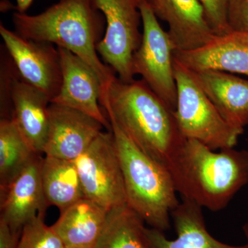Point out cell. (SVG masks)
<instances>
[{
    "mask_svg": "<svg viewBox=\"0 0 248 248\" xmlns=\"http://www.w3.org/2000/svg\"><path fill=\"white\" fill-rule=\"evenodd\" d=\"M100 104L142 151L169 170L175 184L186 139L174 111L142 79L116 78L101 94Z\"/></svg>",
    "mask_w": 248,
    "mask_h": 248,
    "instance_id": "6da1fadb",
    "label": "cell"
},
{
    "mask_svg": "<svg viewBox=\"0 0 248 248\" xmlns=\"http://www.w3.org/2000/svg\"><path fill=\"white\" fill-rule=\"evenodd\" d=\"M97 11L93 0H60L35 16L15 13L13 22L24 38L53 44L81 58L97 74L102 93L117 77L98 55L104 22Z\"/></svg>",
    "mask_w": 248,
    "mask_h": 248,
    "instance_id": "7a4b0ae2",
    "label": "cell"
},
{
    "mask_svg": "<svg viewBox=\"0 0 248 248\" xmlns=\"http://www.w3.org/2000/svg\"><path fill=\"white\" fill-rule=\"evenodd\" d=\"M186 139L176 187L183 198L217 212L226 208L248 183V152L234 148L215 152Z\"/></svg>",
    "mask_w": 248,
    "mask_h": 248,
    "instance_id": "3957f363",
    "label": "cell"
},
{
    "mask_svg": "<svg viewBox=\"0 0 248 248\" xmlns=\"http://www.w3.org/2000/svg\"><path fill=\"white\" fill-rule=\"evenodd\" d=\"M108 118L120 157L127 205L153 228H170L171 213L179 205L169 170L146 155Z\"/></svg>",
    "mask_w": 248,
    "mask_h": 248,
    "instance_id": "277c9868",
    "label": "cell"
},
{
    "mask_svg": "<svg viewBox=\"0 0 248 248\" xmlns=\"http://www.w3.org/2000/svg\"><path fill=\"white\" fill-rule=\"evenodd\" d=\"M174 69L177 87L174 115L183 136L197 140L213 151L234 148L244 132L222 117L188 70L174 59Z\"/></svg>",
    "mask_w": 248,
    "mask_h": 248,
    "instance_id": "5b68a950",
    "label": "cell"
},
{
    "mask_svg": "<svg viewBox=\"0 0 248 248\" xmlns=\"http://www.w3.org/2000/svg\"><path fill=\"white\" fill-rule=\"evenodd\" d=\"M143 24L140 48L134 54V76L139 75L171 110H175L177 87L174 69V47L158 22L148 0L139 1Z\"/></svg>",
    "mask_w": 248,
    "mask_h": 248,
    "instance_id": "8992f818",
    "label": "cell"
},
{
    "mask_svg": "<svg viewBox=\"0 0 248 248\" xmlns=\"http://www.w3.org/2000/svg\"><path fill=\"white\" fill-rule=\"evenodd\" d=\"M74 162L86 198L108 211L127 204L123 173L111 129L99 134Z\"/></svg>",
    "mask_w": 248,
    "mask_h": 248,
    "instance_id": "52a82bcc",
    "label": "cell"
},
{
    "mask_svg": "<svg viewBox=\"0 0 248 248\" xmlns=\"http://www.w3.org/2000/svg\"><path fill=\"white\" fill-rule=\"evenodd\" d=\"M140 0H93L107 22L105 33L97 45L104 63L124 82L134 81L133 59L142 40Z\"/></svg>",
    "mask_w": 248,
    "mask_h": 248,
    "instance_id": "ba28073f",
    "label": "cell"
},
{
    "mask_svg": "<svg viewBox=\"0 0 248 248\" xmlns=\"http://www.w3.org/2000/svg\"><path fill=\"white\" fill-rule=\"evenodd\" d=\"M0 35L20 78L45 93L51 103L60 93L62 83L58 48L48 42L24 38L2 24Z\"/></svg>",
    "mask_w": 248,
    "mask_h": 248,
    "instance_id": "9c48e42d",
    "label": "cell"
},
{
    "mask_svg": "<svg viewBox=\"0 0 248 248\" xmlns=\"http://www.w3.org/2000/svg\"><path fill=\"white\" fill-rule=\"evenodd\" d=\"M48 137L44 153L75 161L105 128L91 116L55 103L48 107Z\"/></svg>",
    "mask_w": 248,
    "mask_h": 248,
    "instance_id": "30bf717a",
    "label": "cell"
},
{
    "mask_svg": "<svg viewBox=\"0 0 248 248\" xmlns=\"http://www.w3.org/2000/svg\"><path fill=\"white\" fill-rule=\"evenodd\" d=\"M62 72L61 89L51 103L91 116L110 130V123L100 107L102 84L92 68L76 55L58 47Z\"/></svg>",
    "mask_w": 248,
    "mask_h": 248,
    "instance_id": "8fae6325",
    "label": "cell"
},
{
    "mask_svg": "<svg viewBox=\"0 0 248 248\" xmlns=\"http://www.w3.org/2000/svg\"><path fill=\"white\" fill-rule=\"evenodd\" d=\"M43 158L37 154L1 192V219L18 233L32 218L43 215L48 206L42 186Z\"/></svg>",
    "mask_w": 248,
    "mask_h": 248,
    "instance_id": "7c38bea8",
    "label": "cell"
},
{
    "mask_svg": "<svg viewBox=\"0 0 248 248\" xmlns=\"http://www.w3.org/2000/svg\"><path fill=\"white\" fill-rule=\"evenodd\" d=\"M156 17L169 25L174 51H189L213 40L214 32L200 0H151Z\"/></svg>",
    "mask_w": 248,
    "mask_h": 248,
    "instance_id": "4fadbf2b",
    "label": "cell"
},
{
    "mask_svg": "<svg viewBox=\"0 0 248 248\" xmlns=\"http://www.w3.org/2000/svg\"><path fill=\"white\" fill-rule=\"evenodd\" d=\"M174 59L190 71H221L248 76V34L232 31L217 35L200 48L174 51Z\"/></svg>",
    "mask_w": 248,
    "mask_h": 248,
    "instance_id": "5bb4252c",
    "label": "cell"
},
{
    "mask_svg": "<svg viewBox=\"0 0 248 248\" xmlns=\"http://www.w3.org/2000/svg\"><path fill=\"white\" fill-rule=\"evenodd\" d=\"M202 207L194 201L183 198L171 213L177 233L174 240L168 239L164 232L146 228L148 248H248V244L231 246L213 237L205 226Z\"/></svg>",
    "mask_w": 248,
    "mask_h": 248,
    "instance_id": "9a60e30c",
    "label": "cell"
},
{
    "mask_svg": "<svg viewBox=\"0 0 248 248\" xmlns=\"http://www.w3.org/2000/svg\"><path fill=\"white\" fill-rule=\"evenodd\" d=\"M189 72L222 117L244 132L248 125V79L225 72Z\"/></svg>",
    "mask_w": 248,
    "mask_h": 248,
    "instance_id": "2e32d148",
    "label": "cell"
},
{
    "mask_svg": "<svg viewBox=\"0 0 248 248\" xmlns=\"http://www.w3.org/2000/svg\"><path fill=\"white\" fill-rule=\"evenodd\" d=\"M12 103L11 119L33 151L44 153L48 133L50 99L18 75L13 84Z\"/></svg>",
    "mask_w": 248,
    "mask_h": 248,
    "instance_id": "e0dca14e",
    "label": "cell"
},
{
    "mask_svg": "<svg viewBox=\"0 0 248 248\" xmlns=\"http://www.w3.org/2000/svg\"><path fill=\"white\" fill-rule=\"evenodd\" d=\"M108 213L101 205L84 198L62 213L51 227L66 248H94Z\"/></svg>",
    "mask_w": 248,
    "mask_h": 248,
    "instance_id": "ac0fdd59",
    "label": "cell"
},
{
    "mask_svg": "<svg viewBox=\"0 0 248 248\" xmlns=\"http://www.w3.org/2000/svg\"><path fill=\"white\" fill-rule=\"evenodd\" d=\"M41 174L47 203L56 206L61 213L86 198L74 161L46 155Z\"/></svg>",
    "mask_w": 248,
    "mask_h": 248,
    "instance_id": "d6986e66",
    "label": "cell"
},
{
    "mask_svg": "<svg viewBox=\"0 0 248 248\" xmlns=\"http://www.w3.org/2000/svg\"><path fill=\"white\" fill-rule=\"evenodd\" d=\"M143 223L127 204L112 209L94 248H148Z\"/></svg>",
    "mask_w": 248,
    "mask_h": 248,
    "instance_id": "ffe728a7",
    "label": "cell"
},
{
    "mask_svg": "<svg viewBox=\"0 0 248 248\" xmlns=\"http://www.w3.org/2000/svg\"><path fill=\"white\" fill-rule=\"evenodd\" d=\"M12 119L0 122V187L1 192L37 155Z\"/></svg>",
    "mask_w": 248,
    "mask_h": 248,
    "instance_id": "44dd1931",
    "label": "cell"
},
{
    "mask_svg": "<svg viewBox=\"0 0 248 248\" xmlns=\"http://www.w3.org/2000/svg\"><path fill=\"white\" fill-rule=\"evenodd\" d=\"M44 217L39 215L24 225L16 248H66L52 227L46 226Z\"/></svg>",
    "mask_w": 248,
    "mask_h": 248,
    "instance_id": "7402d4cb",
    "label": "cell"
},
{
    "mask_svg": "<svg viewBox=\"0 0 248 248\" xmlns=\"http://www.w3.org/2000/svg\"><path fill=\"white\" fill-rule=\"evenodd\" d=\"M203 5L210 27L217 35L232 32L228 24L229 0H200Z\"/></svg>",
    "mask_w": 248,
    "mask_h": 248,
    "instance_id": "603a6c76",
    "label": "cell"
},
{
    "mask_svg": "<svg viewBox=\"0 0 248 248\" xmlns=\"http://www.w3.org/2000/svg\"><path fill=\"white\" fill-rule=\"evenodd\" d=\"M228 19L231 31L248 34V0H229Z\"/></svg>",
    "mask_w": 248,
    "mask_h": 248,
    "instance_id": "cb8c5ba5",
    "label": "cell"
},
{
    "mask_svg": "<svg viewBox=\"0 0 248 248\" xmlns=\"http://www.w3.org/2000/svg\"><path fill=\"white\" fill-rule=\"evenodd\" d=\"M18 233L11 231L9 225L0 220V248H16L18 244Z\"/></svg>",
    "mask_w": 248,
    "mask_h": 248,
    "instance_id": "d4e9b609",
    "label": "cell"
},
{
    "mask_svg": "<svg viewBox=\"0 0 248 248\" xmlns=\"http://www.w3.org/2000/svg\"><path fill=\"white\" fill-rule=\"evenodd\" d=\"M33 0H16L18 12L25 14L27 9L30 7Z\"/></svg>",
    "mask_w": 248,
    "mask_h": 248,
    "instance_id": "484cf974",
    "label": "cell"
},
{
    "mask_svg": "<svg viewBox=\"0 0 248 248\" xmlns=\"http://www.w3.org/2000/svg\"><path fill=\"white\" fill-rule=\"evenodd\" d=\"M245 236H246V239H247V243L248 244V223H246L243 227Z\"/></svg>",
    "mask_w": 248,
    "mask_h": 248,
    "instance_id": "4316f807",
    "label": "cell"
},
{
    "mask_svg": "<svg viewBox=\"0 0 248 248\" xmlns=\"http://www.w3.org/2000/svg\"><path fill=\"white\" fill-rule=\"evenodd\" d=\"M247 223H248V221H247Z\"/></svg>",
    "mask_w": 248,
    "mask_h": 248,
    "instance_id": "83f0119b",
    "label": "cell"
},
{
    "mask_svg": "<svg viewBox=\"0 0 248 248\" xmlns=\"http://www.w3.org/2000/svg\"><path fill=\"white\" fill-rule=\"evenodd\" d=\"M148 1H151V0H148Z\"/></svg>",
    "mask_w": 248,
    "mask_h": 248,
    "instance_id": "f1b7e54d",
    "label": "cell"
}]
</instances>
